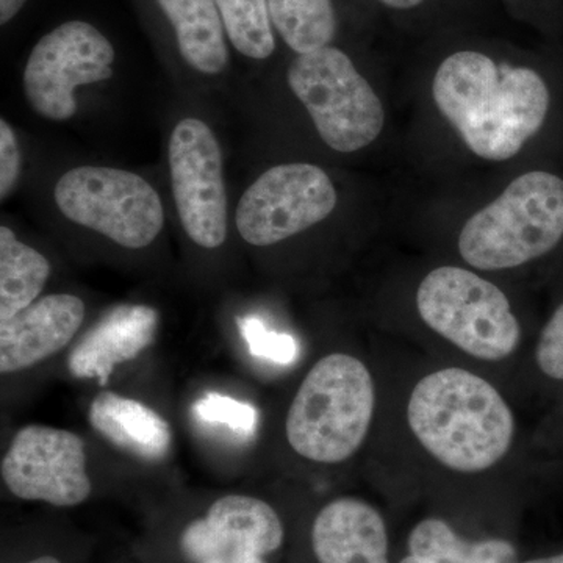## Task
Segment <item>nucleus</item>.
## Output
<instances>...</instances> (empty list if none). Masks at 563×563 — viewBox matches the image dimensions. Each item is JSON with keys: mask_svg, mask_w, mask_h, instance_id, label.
I'll use <instances>...</instances> for the list:
<instances>
[{"mask_svg": "<svg viewBox=\"0 0 563 563\" xmlns=\"http://www.w3.org/2000/svg\"><path fill=\"white\" fill-rule=\"evenodd\" d=\"M432 95L468 150L490 162L515 157L542 129L550 110V91L537 70L473 49L440 63Z\"/></svg>", "mask_w": 563, "mask_h": 563, "instance_id": "f257e3e1", "label": "nucleus"}, {"mask_svg": "<svg viewBox=\"0 0 563 563\" xmlns=\"http://www.w3.org/2000/svg\"><path fill=\"white\" fill-rule=\"evenodd\" d=\"M407 421L421 446L459 473L492 468L514 442L515 418L501 393L462 368L422 377L410 395Z\"/></svg>", "mask_w": 563, "mask_h": 563, "instance_id": "f03ea898", "label": "nucleus"}, {"mask_svg": "<svg viewBox=\"0 0 563 563\" xmlns=\"http://www.w3.org/2000/svg\"><path fill=\"white\" fill-rule=\"evenodd\" d=\"M376 390L365 363L343 352L325 355L299 385L285 421L296 454L317 463H342L372 428Z\"/></svg>", "mask_w": 563, "mask_h": 563, "instance_id": "7ed1b4c3", "label": "nucleus"}, {"mask_svg": "<svg viewBox=\"0 0 563 563\" xmlns=\"http://www.w3.org/2000/svg\"><path fill=\"white\" fill-rule=\"evenodd\" d=\"M562 239L563 180L531 172L466 221L459 252L473 268L501 272L542 257Z\"/></svg>", "mask_w": 563, "mask_h": 563, "instance_id": "20e7f679", "label": "nucleus"}, {"mask_svg": "<svg viewBox=\"0 0 563 563\" xmlns=\"http://www.w3.org/2000/svg\"><path fill=\"white\" fill-rule=\"evenodd\" d=\"M417 309L433 332L479 361H504L520 343V322L507 296L468 269L429 273L418 287Z\"/></svg>", "mask_w": 563, "mask_h": 563, "instance_id": "39448f33", "label": "nucleus"}, {"mask_svg": "<svg viewBox=\"0 0 563 563\" xmlns=\"http://www.w3.org/2000/svg\"><path fill=\"white\" fill-rule=\"evenodd\" d=\"M288 85L331 150L342 154L361 151L383 132L379 96L350 55L333 44L296 55L288 68Z\"/></svg>", "mask_w": 563, "mask_h": 563, "instance_id": "423d86ee", "label": "nucleus"}, {"mask_svg": "<svg viewBox=\"0 0 563 563\" xmlns=\"http://www.w3.org/2000/svg\"><path fill=\"white\" fill-rule=\"evenodd\" d=\"M55 202L68 220L128 250L150 246L165 224L161 196L124 169L80 166L55 185Z\"/></svg>", "mask_w": 563, "mask_h": 563, "instance_id": "0eeeda50", "label": "nucleus"}, {"mask_svg": "<svg viewBox=\"0 0 563 563\" xmlns=\"http://www.w3.org/2000/svg\"><path fill=\"white\" fill-rule=\"evenodd\" d=\"M117 51L96 25L66 21L41 36L25 65L22 84L32 109L52 121L77 111V87L113 77Z\"/></svg>", "mask_w": 563, "mask_h": 563, "instance_id": "6e6552de", "label": "nucleus"}, {"mask_svg": "<svg viewBox=\"0 0 563 563\" xmlns=\"http://www.w3.org/2000/svg\"><path fill=\"white\" fill-rule=\"evenodd\" d=\"M335 206L328 174L310 163H287L263 173L244 191L235 224L244 242L273 246L324 221Z\"/></svg>", "mask_w": 563, "mask_h": 563, "instance_id": "1a4fd4ad", "label": "nucleus"}, {"mask_svg": "<svg viewBox=\"0 0 563 563\" xmlns=\"http://www.w3.org/2000/svg\"><path fill=\"white\" fill-rule=\"evenodd\" d=\"M169 169L185 232L199 246L217 250L228 239V192L220 143L206 122L187 118L174 128Z\"/></svg>", "mask_w": 563, "mask_h": 563, "instance_id": "9d476101", "label": "nucleus"}, {"mask_svg": "<svg viewBox=\"0 0 563 563\" xmlns=\"http://www.w3.org/2000/svg\"><path fill=\"white\" fill-rule=\"evenodd\" d=\"M0 473L7 488L25 501L74 507L92 490L84 440L51 426L22 428L3 455Z\"/></svg>", "mask_w": 563, "mask_h": 563, "instance_id": "9b49d317", "label": "nucleus"}, {"mask_svg": "<svg viewBox=\"0 0 563 563\" xmlns=\"http://www.w3.org/2000/svg\"><path fill=\"white\" fill-rule=\"evenodd\" d=\"M284 525L268 503L228 495L211 504L206 517L192 521L180 537L184 554L195 563L239 555L272 554L284 543Z\"/></svg>", "mask_w": 563, "mask_h": 563, "instance_id": "f8f14e48", "label": "nucleus"}, {"mask_svg": "<svg viewBox=\"0 0 563 563\" xmlns=\"http://www.w3.org/2000/svg\"><path fill=\"white\" fill-rule=\"evenodd\" d=\"M85 318L74 295H49L0 322V373L24 372L68 346Z\"/></svg>", "mask_w": 563, "mask_h": 563, "instance_id": "ddd939ff", "label": "nucleus"}, {"mask_svg": "<svg viewBox=\"0 0 563 563\" xmlns=\"http://www.w3.org/2000/svg\"><path fill=\"white\" fill-rule=\"evenodd\" d=\"M157 310L143 303L111 309L81 336L68 357V369L77 379L109 384L114 368L139 357L154 343Z\"/></svg>", "mask_w": 563, "mask_h": 563, "instance_id": "4468645a", "label": "nucleus"}, {"mask_svg": "<svg viewBox=\"0 0 563 563\" xmlns=\"http://www.w3.org/2000/svg\"><path fill=\"white\" fill-rule=\"evenodd\" d=\"M312 544L320 563H388L384 518L357 498L322 507L313 521Z\"/></svg>", "mask_w": 563, "mask_h": 563, "instance_id": "2eb2a0df", "label": "nucleus"}, {"mask_svg": "<svg viewBox=\"0 0 563 563\" xmlns=\"http://www.w3.org/2000/svg\"><path fill=\"white\" fill-rule=\"evenodd\" d=\"M88 417L92 429L107 442L141 461H162L172 450L169 422L136 399L101 391L92 399Z\"/></svg>", "mask_w": 563, "mask_h": 563, "instance_id": "dca6fc26", "label": "nucleus"}, {"mask_svg": "<svg viewBox=\"0 0 563 563\" xmlns=\"http://www.w3.org/2000/svg\"><path fill=\"white\" fill-rule=\"evenodd\" d=\"M169 25L181 60L206 76H217L231 60L229 40L214 0H152Z\"/></svg>", "mask_w": 563, "mask_h": 563, "instance_id": "f3484780", "label": "nucleus"}, {"mask_svg": "<svg viewBox=\"0 0 563 563\" xmlns=\"http://www.w3.org/2000/svg\"><path fill=\"white\" fill-rule=\"evenodd\" d=\"M51 263L20 242L7 225L0 228V322L36 302L49 279Z\"/></svg>", "mask_w": 563, "mask_h": 563, "instance_id": "a211bd4d", "label": "nucleus"}, {"mask_svg": "<svg viewBox=\"0 0 563 563\" xmlns=\"http://www.w3.org/2000/svg\"><path fill=\"white\" fill-rule=\"evenodd\" d=\"M409 550L426 563H517V551L506 540L470 543L439 518L415 526Z\"/></svg>", "mask_w": 563, "mask_h": 563, "instance_id": "6ab92c4d", "label": "nucleus"}, {"mask_svg": "<svg viewBox=\"0 0 563 563\" xmlns=\"http://www.w3.org/2000/svg\"><path fill=\"white\" fill-rule=\"evenodd\" d=\"M276 35L296 55L331 46L339 32L335 0H268Z\"/></svg>", "mask_w": 563, "mask_h": 563, "instance_id": "aec40b11", "label": "nucleus"}, {"mask_svg": "<svg viewBox=\"0 0 563 563\" xmlns=\"http://www.w3.org/2000/svg\"><path fill=\"white\" fill-rule=\"evenodd\" d=\"M233 49L251 60H268L276 52L268 0H214Z\"/></svg>", "mask_w": 563, "mask_h": 563, "instance_id": "412c9836", "label": "nucleus"}, {"mask_svg": "<svg viewBox=\"0 0 563 563\" xmlns=\"http://www.w3.org/2000/svg\"><path fill=\"white\" fill-rule=\"evenodd\" d=\"M192 415L202 424L225 429L239 440H251L257 433V409L222 393H206L192 406Z\"/></svg>", "mask_w": 563, "mask_h": 563, "instance_id": "4be33fe9", "label": "nucleus"}, {"mask_svg": "<svg viewBox=\"0 0 563 563\" xmlns=\"http://www.w3.org/2000/svg\"><path fill=\"white\" fill-rule=\"evenodd\" d=\"M240 331L251 354L276 363H290L296 357V343L291 336L268 331L261 318L243 317L239 320Z\"/></svg>", "mask_w": 563, "mask_h": 563, "instance_id": "5701e85b", "label": "nucleus"}, {"mask_svg": "<svg viewBox=\"0 0 563 563\" xmlns=\"http://www.w3.org/2000/svg\"><path fill=\"white\" fill-rule=\"evenodd\" d=\"M536 358L544 376L563 380V303L540 333Z\"/></svg>", "mask_w": 563, "mask_h": 563, "instance_id": "b1692460", "label": "nucleus"}, {"mask_svg": "<svg viewBox=\"0 0 563 563\" xmlns=\"http://www.w3.org/2000/svg\"><path fill=\"white\" fill-rule=\"evenodd\" d=\"M21 154L16 135L5 120L0 121V198L5 199L16 185Z\"/></svg>", "mask_w": 563, "mask_h": 563, "instance_id": "393cba45", "label": "nucleus"}, {"mask_svg": "<svg viewBox=\"0 0 563 563\" xmlns=\"http://www.w3.org/2000/svg\"><path fill=\"white\" fill-rule=\"evenodd\" d=\"M27 2L29 0H0V24H10Z\"/></svg>", "mask_w": 563, "mask_h": 563, "instance_id": "a878e982", "label": "nucleus"}, {"mask_svg": "<svg viewBox=\"0 0 563 563\" xmlns=\"http://www.w3.org/2000/svg\"><path fill=\"white\" fill-rule=\"evenodd\" d=\"M377 2L383 3L384 7L391 10L398 11H410L415 9H420L422 3L426 0H377Z\"/></svg>", "mask_w": 563, "mask_h": 563, "instance_id": "bb28decb", "label": "nucleus"}, {"mask_svg": "<svg viewBox=\"0 0 563 563\" xmlns=\"http://www.w3.org/2000/svg\"><path fill=\"white\" fill-rule=\"evenodd\" d=\"M206 563H266L261 555H239V558L220 559Z\"/></svg>", "mask_w": 563, "mask_h": 563, "instance_id": "cd10ccee", "label": "nucleus"}, {"mask_svg": "<svg viewBox=\"0 0 563 563\" xmlns=\"http://www.w3.org/2000/svg\"><path fill=\"white\" fill-rule=\"evenodd\" d=\"M525 563H563V554L551 555V558L533 559Z\"/></svg>", "mask_w": 563, "mask_h": 563, "instance_id": "c85d7f7f", "label": "nucleus"}, {"mask_svg": "<svg viewBox=\"0 0 563 563\" xmlns=\"http://www.w3.org/2000/svg\"><path fill=\"white\" fill-rule=\"evenodd\" d=\"M25 563H62L58 559L52 558V555H41L38 559H33L31 562Z\"/></svg>", "mask_w": 563, "mask_h": 563, "instance_id": "c756f323", "label": "nucleus"}, {"mask_svg": "<svg viewBox=\"0 0 563 563\" xmlns=\"http://www.w3.org/2000/svg\"><path fill=\"white\" fill-rule=\"evenodd\" d=\"M401 563H426V562L421 561V559L415 558V555L410 554V555H407L406 559H402Z\"/></svg>", "mask_w": 563, "mask_h": 563, "instance_id": "7c9ffc66", "label": "nucleus"}, {"mask_svg": "<svg viewBox=\"0 0 563 563\" xmlns=\"http://www.w3.org/2000/svg\"><path fill=\"white\" fill-rule=\"evenodd\" d=\"M509 2H515V0H509Z\"/></svg>", "mask_w": 563, "mask_h": 563, "instance_id": "2f4dec72", "label": "nucleus"}]
</instances>
